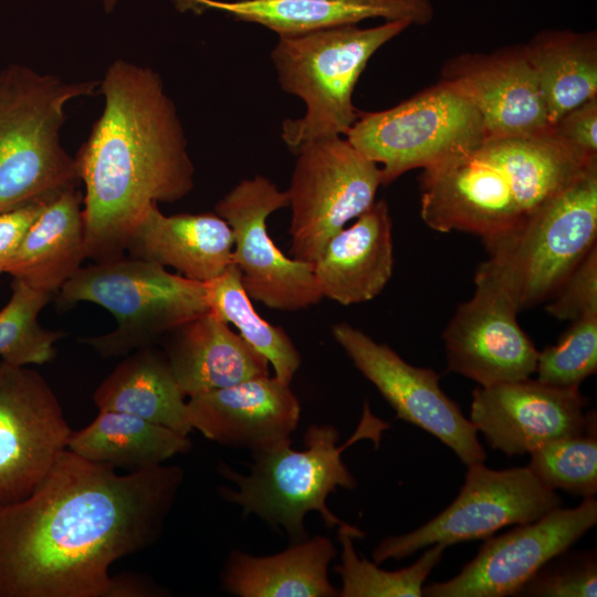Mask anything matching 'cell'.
Returning a JSON list of instances; mask_svg holds the SVG:
<instances>
[{
  "label": "cell",
  "mask_w": 597,
  "mask_h": 597,
  "mask_svg": "<svg viewBox=\"0 0 597 597\" xmlns=\"http://www.w3.org/2000/svg\"><path fill=\"white\" fill-rule=\"evenodd\" d=\"M440 81L475 106L485 140L528 137L552 129L523 44L450 57Z\"/></svg>",
  "instance_id": "17"
},
{
  "label": "cell",
  "mask_w": 597,
  "mask_h": 597,
  "mask_svg": "<svg viewBox=\"0 0 597 597\" xmlns=\"http://www.w3.org/2000/svg\"><path fill=\"white\" fill-rule=\"evenodd\" d=\"M546 311L561 321L597 315V245L569 273L553 294Z\"/></svg>",
  "instance_id": "36"
},
{
  "label": "cell",
  "mask_w": 597,
  "mask_h": 597,
  "mask_svg": "<svg viewBox=\"0 0 597 597\" xmlns=\"http://www.w3.org/2000/svg\"><path fill=\"white\" fill-rule=\"evenodd\" d=\"M345 137L379 166L383 185L475 151L485 140L475 106L442 81L388 109L359 111Z\"/></svg>",
  "instance_id": "8"
},
{
  "label": "cell",
  "mask_w": 597,
  "mask_h": 597,
  "mask_svg": "<svg viewBox=\"0 0 597 597\" xmlns=\"http://www.w3.org/2000/svg\"><path fill=\"white\" fill-rule=\"evenodd\" d=\"M552 130L580 160L597 161V96L565 113Z\"/></svg>",
  "instance_id": "37"
},
{
  "label": "cell",
  "mask_w": 597,
  "mask_h": 597,
  "mask_svg": "<svg viewBox=\"0 0 597 597\" xmlns=\"http://www.w3.org/2000/svg\"><path fill=\"white\" fill-rule=\"evenodd\" d=\"M523 49L551 126L597 96L596 31L542 30Z\"/></svg>",
  "instance_id": "27"
},
{
  "label": "cell",
  "mask_w": 597,
  "mask_h": 597,
  "mask_svg": "<svg viewBox=\"0 0 597 597\" xmlns=\"http://www.w3.org/2000/svg\"><path fill=\"white\" fill-rule=\"evenodd\" d=\"M102 115L76 157L85 185V258H121L151 206L176 202L195 185V167L175 103L148 66L115 60L100 81Z\"/></svg>",
  "instance_id": "2"
},
{
  "label": "cell",
  "mask_w": 597,
  "mask_h": 597,
  "mask_svg": "<svg viewBox=\"0 0 597 597\" xmlns=\"http://www.w3.org/2000/svg\"><path fill=\"white\" fill-rule=\"evenodd\" d=\"M72 431L44 377L0 359V506L29 496Z\"/></svg>",
  "instance_id": "12"
},
{
  "label": "cell",
  "mask_w": 597,
  "mask_h": 597,
  "mask_svg": "<svg viewBox=\"0 0 597 597\" xmlns=\"http://www.w3.org/2000/svg\"><path fill=\"white\" fill-rule=\"evenodd\" d=\"M562 505V498L543 485L527 467L493 470L468 465L457 499L422 526L383 540L373 551L374 563L402 559L434 544L446 547L488 538L509 526L534 522Z\"/></svg>",
  "instance_id": "10"
},
{
  "label": "cell",
  "mask_w": 597,
  "mask_h": 597,
  "mask_svg": "<svg viewBox=\"0 0 597 597\" xmlns=\"http://www.w3.org/2000/svg\"><path fill=\"white\" fill-rule=\"evenodd\" d=\"M101 1L103 3L104 10L107 13L112 12L118 2V0H101Z\"/></svg>",
  "instance_id": "40"
},
{
  "label": "cell",
  "mask_w": 597,
  "mask_h": 597,
  "mask_svg": "<svg viewBox=\"0 0 597 597\" xmlns=\"http://www.w3.org/2000/svg\"><path fill=\"white\" fill-rule=\"evenodd\" d=\"M51 199H39L0 212V274L6 272L27 231Z\"/></svg>",
  "instance_id": "38"
},
{
  "label": "cell",
  "mask_w": 597,
  "mask_h": 597,
  "mask_svg": "<svg viewBox=\"0 0 597 597\" xmlns=\"http://www.w3.org/2000/svg\"><path fill=\"white\" fill-rule=\"evenodd\" d=\"M336 549L328 537L314 536L292 543L270 556L233 549L221 574L223 589L239 597H336L328 579Z\"/></svg>",
  "instance_id": "25"
},
{
  "label": "cell",
  "mask_w": 597,
  "mask_h": 597,
  "mask_svg": "<svg viewBox=\"0 0 597 597\" xmlns=\"http://www.w3.org/2000/svg\"><path fill=\"white\" fill-rule=\"evenodd\" d=\"M82 205L83 196L76 187L49 200L4 273L55 296L86 259Z\"/></svg>",
  "instance_id": "24"
},
{
  "label": "cell",
  "mask_w": 597,
  "mask_h": 597,
  "mask_svg": "<svg viewBox=\"0 0 597 597\" xmlns=\"http://www.w3.org/2000/svg\"><path fill=\"white\" fill-rule=\"evenodd\" d=\"M597 370V315L570 322L555 345L538 352L536 370L542 384L570 388Z\"/></svg>",
  "instance_id": "34"
},
{
  "label": "cell",
  "mask_w": 597,
  "mask_h": 597,
  "mask_svg": "<svg viewBox=\"0 0 597 597\" xmlns=\"http://www.w3.org/2000/svg\"><path fill=\"white\" fill-rule=\"evenodd\" d=\"M187 411L205 438L252 452L290 440L301 417L290 384L270 375L190 397Z\"/></svg>",
  "instance_id": "19"
},
{
  "label": "cell",
  "mask_w": 597,
  "mask_h": 597,
  "mask_svg": "<svg viewBox=\"0 0 597 597\" xmlns=\"http://www.w3.org/2000/svg\"><path fill=\"white\" fill-rule=\"evenodd\" d=\"M342 545L341 564L334 570L342 579L341 597H421L428 575L440 563L447 548L441 544L429 546L412 565L399 570H385L354 548V538L364 537V532L353 525L338 527Z\"/></svg>",
  "instance_id": "31"
},
{
  "label": "cell",
  "mask_w": 597,
  "mask_h": 597,
  "mask_svg": "<svg viewBox=\"0 0 597 597\" xmlns=\"http://www.w3.org/2000/svg\"><path fill=\"white\" fill-rule=\"evenodd\" d=\"M501 296L475 287L442 333L448 369L481 387L531 378L538 350Z\"/></svg>",
  "instance_id": "18"
},
{
  "label": "cell",
  "mask_w": 597,
  "mask_h": 597,
  "mask_svg": "<svg viewBox=\"0 0 597 597\" xmlns=\"http://www.w3.org/2000/svg\"><path fill=\"white\" fill-rule=\"evenodd\" d=\"M163 595H165L164 590L144 576L134 574L114 576L112 597H154Z\"/></svg>",
  "instance_id": "39"
},
{
  "label": "cell",
  "mask_w": 597,
  "mask_h": 597,
  "mask_svg": "<svg viewBox=\"0 0 597 597\" xmlns=\"http://www.w3.org/2000/svg\"><path fill=\"white\" fill-rule=\"evenodd\" d=\"M185 398L166 355L151 346L126 355L93 394L98 410L134 415L188 436Z\"/></svg>",
  "instance_id": "26"
},
{
  "label": "cell",
  "mask_w": 597,
  "mask_h": 597,
  "mask_svg": "<svg viewBox=\"0 0 597 597\" xmlns=\"http://www.w3.org/2000/svg\"><path fill=\"white\" fill-rule=\"evenodd\" d=\"M180 11L214 9L238 21L261 24L279 36L297 35L366 19L406 20L429 24L434 18L431 0H174Z\"/></svg>",
  "instance_id": "21"
},
{
  "label": "cell",
  "mask_w": 597,
  "mask_h": 597,
  "mask_svg": "<svg viewBox=\"0 0 597 597\" xmlns=\"http://www.w3.org/2000/svg\"><path fill=\"white\" fill-rule=\"evenodd\" d=\"M56 298L61 307L91 302L114 315V331L82 339L103 357L151 346L161 335L209 312L206 283L125 255L81 266Z\"/></svg>",
  "instance_id": "7"
},
{
  "label": "cell",
  "mask_w": 597,
  "mask_h": 597,
  "mask_svg": "<svg viewBox=\"0 0 597 597\" xmlns=\"http://www.w3.org/2000/svg\"><path fill=\"white\" fill-rule=\"evenodd\" d=\"M420 216L434 231L490 239L525 219L506 171L479 149L423 169Z\"/></svg>",
  "instance_id": "16"
},
{
  "label": "cell",
  "mask_w": 597,
  "mask_h": 597,
  "mask_svg": "<svg viewBox=\"0 0 597 597\" xmlns=\"http://www.w3.org/2000/svg\"><path fill=\"white\" fill-rule=\"evenodd\" d=\"M479 150L509 175L525 218L569 185L586 167L553 133L484 140Z\"/></svg>",
  "instance_id": "29"
},
{
  "label": "cell",
  "mask_w": 597,
  "mask_h": 597,
  "mask_svg": "<svg viewBox=\"0 0 597 597\" xmlns=\"http://www.w3.org/2000/svg\"><path fill=\"white\" fill-rule=\"evenodd\" d=\"M597 523V501L585 498L538 520L485 538L475 557L453 578L425 586L427 597H505L515 593L546 563L568 551Z\"/></svg>",
  "instance_id": "14"
},
{
  "label": "cell",
  "mask_w": 597,
  "mask_h": 597,
  "mask_svg": "<svg viewBox=\"0 0 597 597\" xmlns=\"http://www.w3.org/2000/svg\"><path fill=\"white\" fill-rule=\"evenodd\" d=\"M98 85L17 63L0 70V212L76 187L75 158L61 143L64 109Z\"/></svg>",
  "instance_id": "5"
},
{
  "label": "cell",
  "mask_w": 597,
  "mask_h": 597,
  "mask_svg": "<svg viewBox=\"0 0 597 597\" xmlns=\"http://www.w3.org/2000/svg\"><path fill=\"white\" fill-rule=\"evenodd\" d=\"M232 230L216 212L165 216L156 203L133 232L125 253L207 283L232 263Z\"/></svg>",
  "instance_id": "22"
},
{
  "label": "cell",
  "mask_w": 597,
  "mask_h": 597,
  "mask_svg": "<svg viewBox=\"0 0 597 597\" xmlns=\"http://www.w3.org/2000/svg\"><path fill=\"white\" fill-rule=\"evenodd\" d=\"M332 334L355 367L392 407L397 418L437 437L464 464L484 462L486 453L476 428L441 389L439 374L410 365L389 346L347 323L333 325Z\"/></svg>",
  "instance_id": "13"
},
{
  "label": "cell",
  "mask_w": 597,
  "mask_h": 597,
  "mask_svg": "<svg viewBox=\"0 0 597 597\" xmlns=\"http://www.w3.org/2000/svg\"><path fill=\"white\" fill-rule=\"evenodd\" d=\"M388 428L389 423L376 417L366 401L356 430L344 444L337 446L339 432L334 426L312 425L305 432L303 450L292 449L290 439L254 451L247 474L221 464L219 471L237 490L221 488L219 494L239 505L244 515L254 514L270 526L285 531L291 543L308 537L304 519L310 512H318L328 527L348 526L326 505L328 494L337 488L356 486L342 454L363 439H370L378 447Z\"/></svg>",
  "instance_id": "3"
},
{
  "label": "cell",
  "mask_w": 597,
  "mask_h": 597,
  "mask_svg": "<svg viewBox=\"0 0 597 597\" xmlns=\"http://www.w3.org/2000/svg\"><path fill=\"white\" fill-rule=\"evenodd\" d=\"M312 265L323 297L350 305L380 294L394 270L387 202L375 201L353 224L335 233Z\"/></svg>",
  "instance_id": "20"
},
{
  "label": "cell",
  "mask_w": 597,
  "mask_h": 597,
  "mask_svg": "<svg viewBox=\"0 0 597 597\" xmlns=\"http://www.w3.org/2000/svg\"><path fill=\"white\" fill-rule=\"evenodd\" d=\"M171 333L165 355L186 397L270 375L268 360L211 312Z\"/></svg>",
  "instance_id": "23"
},
{
  "label": "cell",
  "mask_w": 597,
  "mask_h": 597,
  "mask_svg": "<svg viewBox=\"0 0 597 597\" xmlns=\"http://www.w3.org/2000/svg\"><path fill=\"white\" fill-rule=\"evenodd\" d=\"M287 193L291 256L312 263L326 242L369 209L383 185L380 168L344 136L302 145Z\"/></svg>",
  "instance_id": "9"
},
{
  "label": "cell",
  "mask_w": 597,
  "mask_h": 597,
  "mask_svg": "<svg viewBox=\"0 0 597 597\" xmlns=\"http://www.w3.org/2000/svg\"><path fill=\"white\" fill-rule=\"evenodd\" d=\"M182 482L179 465L119 474L65 449L0 506V597H112V564L159 538Z\"/></svg>",
  "instance_id": "1"
},
{
  "label": "cell",
  "mask_w": 597,
  "mask_h": 597,
  "mask_svg": "<svg viewBox=\"0 0 597 597\" xmlns=\"http://www.w3.org/2000/svg\"><path fill=\"white\" fill-rule=\"evenodd\" d=\"M11 287V297L0 311V358L14 366L51 362L55 342L65 334L42 327L38 315L54 295L15 279Z\"/></svg>",
  "instance_id": "32"
},
{
  "label": "cell",
  "mask_w": 597,
  "mask_h": 597,
  "mask_svg": "<svg viewBox=\"0 0 597 597\" xmlns=\"http://www.w3.org/2000/svg\"><path fill=\"white\" fill-rule=\"evenodd\" d=\"M289 206L286 191L263 176L244 179L214 206L233 233L232 263L251 297L277 311H300L322 298L313 265L286 256L269 235L266 220Z\"/></svg>",
  "instance_id": "11"
},
{
  "label": "cell",
  "mask_w": 597,
  "mask_h": 597,
  "mask_svg": "<svg viewBox=\"0 0 597 597\" xmlns=\"http://www.w3.org/2000/svg\"><path fill=\"white\" fill-rule=\"evenodd\" d=\"M206 284L209 312L234 325L238 334L272 366L273 376L291 385L300 368L301 355L281 326L270 324L255 311L239 269L231 263Z\"/></svg>",
  "instance_id": "30"
},
{
  "label": "cell",
  "mask_w": 597,
  "mask_h": 597,
  "mask_svg": "<svg viewBox=\"0 0 597 597\" xmlns=\"http://www.w3.org/2000/svg\"><path fill=\"white\" fill-rule=\"evenodd\" d=\"M191 448L188 436L140 417L100 410L85 428L72 432L66 449L90 461L138 471Z\"/></svg>",
  "instance_id": "28"
},
{
  "label": "cell",
  "mask_w": 597,
  "mask_h": 597,
  "mask_svg": "<svg viewBox=\"0 0 597 597\" xmlns=\"http://www.w3.org/2000/svg\"><path fill=\"white\" fill-rule=\"evenodd\" d=\"M586 402L578 387L527 378L475 388L469 419L493 450L511 457L583 431L596 417Z\"/></svg>",
  "instance_id": "15"
},
{
  "label": "cell",
  "mask_w": 597,
  "mask_h": 597,
  "mask_svg": "<svg viewBox=\"0 0 597 597\" xmlns=\"http://www.w3.org/2000/svg\"><path fill=\"white\" fill-rule=\"evenodd\" d=\"M410 25L394 20L371 28L353 24L279 36L271 59L280 86L305 104L303 116L282 124L286 146L296 151L310 142L345 136L358 118L353 93L367 62Z\"/></svg>",
  "instance_id": "6"
},
{
  "label": "cell",
  "mask_w": 597,
  "mask_h": 597,
  "mask_svg": "<svg viewBox=\"0 0 597 597\" xmlns=\"http://www.w3.org/2000/svg\"><path fill=\"white\" fill-rule=\"evenodd\" d=\"M597 163L510 231L483 240L488 259L475 287L503 297L517 313L553 296L596 247Z\"/></svg>",
  "instance_id": "4"
},
{
  "label": "cell",
  "mask_w": 597,
  "mask_h": 597,
  "mask_svg": "<svg viewBox=\"0 0 597 597\" xmlns=\"http://www.w3.org/2000/svg\"><path fill=\"white\" fill-rule=\"evenodd\" d=\"M596 595V552L566 551L540 568L514 596L595 597Z\"/></svg>",
  "instance_id": "35"
},
{
  "label": "cell",
  "mask_w": 597,
  "mask_h": 597,
  "mask_svg": "<svg viewBox=\"0 0 597 597\" xmlns=\"http://www.w3.org/2000/svg\"><path fill=\"white\" fill-rule=\"evenodd\" d=\"M527 465L547 489L590 498L597 493V417L575 434L533 450Z\"/></svg>",
  "instance_id": "33"
}]
</instances>
